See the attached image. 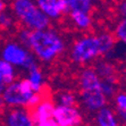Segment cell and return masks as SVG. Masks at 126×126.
I'll list each match as a JSON object with an SVG mask.
<instances>
[{
  "label": "cell",
  "instance_id": "cell-27",
  "mask_svg": "<svg viewBox=\"0 0 126 126\" xmlns=\"http://www.w3.org/2000/svg\"><path fill=\"white\" fill-rule=\"evenodd\" d=\"M120 122H122V124H124V125L126 126V116L124 118H122V119H120Z\"/></svg>",
  "mask_w": 126,
  "mask_h": 126
},
{
  "label": "cell",
  "instance_id": "cell-30",
  "mask_svg": "<svg viewBox=\"0 0 126 126\" xmlns=\"http://www.w3.org/2000/svg\"><path fill=\"white\" fill-rule=\"evenodd\" d=\"M107 1H111V2H117V1H119V0H107Z\"/></svg>",
  "mask_w": 126,
  "mask_h": 126
},
{
  "label": "cell",
  "instance_id": "cell-22",
  "mask_svg": "<svg viewBox=\"0 0 126 126\" xmlns=\"http://www.w3.org/2000/svg\"><path fill=\"white\" fill-rule=\"evenodd\" d=\"M117 13L120 17L126 18V0H119L117 5Z\"/></svg>",
  "mask_w": 126,
  "mask_h": 126
},
{
  "label": "cell",
  "instance_id": "cell-19",
  "mask_svg": "<svg viewBox=\"0 0 126 126\" xmlns=\"http://www.w3.org/2000/svg\"><path fill=\"white\" fill-rule=\"evenodd\" d=\"M16 19L12 13L7 10L0 13V31L1 32H10L16 27Z\"/></svg>",
  "mask_w": 126,
  "mask_h": 126
},
{
  "label": "cell",
  "instance_id": "cell-18",
  "mask_svg": "<svg viewBox=\"0 0 126 126\" xmlns=\"http://www.w3.org/2000/svg\"><path fill=\"white\" fill-rule=\"evenodd\" d=\"M111 99L114 103V110L120 120L126 116V91L118 90Z\"/></svg>",
  "mask_w": 126,
  "mask_h": 126
},
{
  "label": "cell",
  "instance_id": "cell-9",
  "mask_svg": "<svg viewBox=\"0 0 126 126\" xmlns=\"http://www.w3.org/2000/svg\"><path fill=\"white\" fill-rule=\"evenodd\" d=\"M2 119L5 126H35L30 109L24 107L9 108Z\"/></svg>",
  "mask_w": 126,
  "mask_h": 126
},
{
  "label": "cell",
  "instance_id": "cell-2",
  "mask_svg": "<svg viewBox=\"0 0 126 126\" xmlns=\"http://www.w3.org/2000/svg\"><path fill=\"white\" fill-rule=\"evenodd\" d=\"M68 58L74 65L84 67L103 58L99 34L84 33L72 42L68 49Z\"/></svg>",
  "mask_w": 126,
  "mask_h": 126
},
{
  "label": "cell",
  "instance_id": "cell-29",
  "mask_svg": "<svg viewBox=\"0 0 126 126\" xmlns=\"http://www.w3.org/2000/svg\"><path fill=\"white\" fill-rule=\"evenodd\" d=\"M82 126H95L94 124H83Z\"/></svg>",
  "mask_w": 126,
  "mask_h": 126
},
{
  "label": "cell",
  "instance_id": "cell-14",
  "mask_svg": "<svg viewBox=\"0 0 126 126\" xmlns=\"http://www.w3.org/2000/svg\"><path fill=\"white\" fill-rule=\"evenodd\" d=\"M94 125L95 126H123L114 108L105 106L94 112Z\"/></svg>",
  "mask_w": 126,
  "mask_h": 126
},
{
  "label": "cell",
  "instance_id": "cell-15",
  "mask_svg": "<svg viewBox=\"0 0 126 126\" xmlns=\"http://www.w3.org/2000/svg\"><path fill=\"white\" fill-rule=\"evenodd\" d=\"M0 75L2 77L5 84L7 85L18 79L17 68L12 64H9L8 62L3 60L2 58H0Z\"/></svg>",
  "mask_w": 126,
  "mask_h": 126
},
{
  "label": "cell",
  "instance_id": "cell-20",
  "mask_svg": "<svg viewBox=\"0 0 126 126\" xmlns=\"http://www.w3.org/2000/svg\"><path fill=\"white\" fill-rule=\"evenodd\" d=\"M112 34L117 42H120L126 46V18L120 17L119 21H117V23L114 26Z\"/></svg>",
  "mask_w": 126,
  "mask_h": 126
},
{
  "label": "cell",
  "instance_id": "cell-1",
  "mask_svg": "<svg viewBox=\"0 0 126 126\" xmlns=\"http://www.w3.org/2000/svg\"><path fill=\"white\" fill-rule=\"evenodd\" d=\"M26 48L36 60L44 65L56 63L67 51V42L64 35L53 27L30 31Z\"/></svg>",
  "mask_w": 126,
  "mask_h": 126
},
{
  "label": "cell",
  "instance_id": "cell-25",
  "mask_svg": "<svg viewBox=\"0 0 126 126\" xmlns=\"http://www.w3.org/2000/svg\"><path fill=\"white\" fill-rule=\"evenodd\" d=\"M119 73H120V77L124 79L126 82V64L124 65L123 67L120 68V70H119Z\"/></svg>",
  "mask_w": 126,
  "mask_h": 126
},
{
  "label": "cell",
  "instance_id": "cell-23",
  "mask_svg": "<svg viewBox=\"0 0 126 126\" xmlns=\"http://www.w3.org/2000/svg\"><path fill=\"white\" fill-rule=\"evenodd\" d=\"M35 126H58V124L55 122L53 118H51V119L46 120V122H42V123L35 124Z\"/></svg>",
  "mask_w": 126,
  "mask_h": 126
},
{
  "label": "cell",
  "instance_id": "cell-31",
  "mask_svg": "<svg viewBox=\"0 0 126 126\" xmlns=\"http://www.w3.org/2000/svg\"><path fill=\"white\" fill-rule=\"evenodd\" d=\"M93 1H103V0H93Z\"/></svg>",
  "mask_w": 126,
  "mask_h": 126
},
{
  "label": "cell",
  "instance_id": "cell-7",
  "mask_svg": "<svg viewBox=\"0 0 126 126\" xmlns=\"http://www.w3.org/2000/svg\"><path fill=\"white\" fill-rule=\"evenodd\" d=\"M52 118L58 126H82L83 114L77 106L56 105Z\"/></svg>",
  "mask_w": 126,
  "mask_h": 126
},
{
  "label": "cell",
  "instance_id": "cell-3",
  "mask_svg": "<svg viewBox=\"0 0 126 126\" xmlns=\"http://www.w3.org/2000/svg\"><path fill=\"white\" fill-rule=\"evenodd\" d=\"M44 93H35L32 90L31 85L26 77L17 79L14 82L9 83L5 86L3 91L0 94L2 103L7 108H32L33 106L42 99Z\"/></svg>",
  "mask_w": 126,
  "mask_h": 126
},
{
  "label": "cell",
  "instance_id": "cell-8",
  "mask_svg": "<svg viewBox=\"0 0 126 126\" xmlns=\"http://www.w3.org/2000/svg\"><path fill=\"white\" fill-rule=\"evenodd\" d=\"M36 6L43 14L51 19V22L60 21L68 13L66 0H34Z\"/></svg>",
  "mask_w": 126,
  "mask_h": 126
},
{
  "label": "cell",
  "instance_id": "cell-4",
  "mask_svg": "<svg viewBox=\"0 0 126 126\" xmlns=\"http://www.w3.org/2000/svg\"><path fill=\"white\" fill-rule=\"evenodd\" d=\"M9 7L21 27L35 31L51 26V19L39 9L34 0H12Z\"/></svg>",
  "mask_w": 126,
  "mask_h": 126
},
{
  "label": "cell",
  "instance_id": "cell-10",
  "mask_svg": "<svg viewBox=\"0 0 126 126\" xmlns=\"http://www.w3.org/2000/svg\"><path fill=\"white\" fill-rule=\"evenodd\" d=\"M55 101L51 99L49 94H44L42 99L39 101L32 108H30V112L32 115V118L35 124L42 123L46 120H49L52 118L53 109H55Z\"/></svg>",
  "mask_w": 126,
  "mask_h": 126
},
{
  "label": "cell",
  "instance_id": "cell-24",
  "mask_svg": "<svg viewBox=\"0 0 126 126\" xmlns=\"http://www.w3.org/2000/svg\"><path fill=\"white\" fill-rule=\"evenodd\" d=\"M7 7H8L7 0H0V13L7 10Z\"/></svg>",
  "mask_w": 126,
  "mask_h": 126
},
{
  "label": "cell",
  "instance_id": "cell-17",
  "mask_svg": "<svg viewBox=\"0 0 126 126\" xmlns=\"http://www.w3.org/2000/svg\"><path fill=\"white\" fill-rule=\"evenodd\" d=\"M55 103L62 106H77L79 105V95L70 90H63L56 94Z\"/></svg>",
  "mask_w": 126,
  "mask_h": 126
},
{
  "label": "cell",
  "instance_id": "cell-28",
  "mask_svg": "<svg viewBox=\"0 0 126 126\" xmlns=\"http://www.w3.org/2000/svg\"><path fill=\"white\" fill-rule=\"evenodd\" d=\"M3 107H5V106H3V103H2V100H1V98H0V110H1V109H2Z\"/></svg>",
  "mask_w": 126,
  "mask_h": 126
},
{
  "label": "cell",
  "instance_id": "cell-26",
  "mask_svg": "<svg viewBox=\"0 0 126 126\" xmlns=\"http://www.w3.org/2000/svg\"><path fill=\"white\" fill-rule=\"evenodd\" d=\"M5 86H6V84H5V82H3L2 77H1V75H0V94H1V92L3 91Z\"/></svg>",
  "mask_w": 126,
  "mask_h": 126
},
{
  "label": "cell",
  "instance_id": "cell-5",
  "mask_svg": "<svg viewBox=\"0 0 126 126\" xmlns=\"http://www.w3.org/2000/svg\"><path fill=\"white\" fill-rule=\"evenodd\" d=\"M0 58L8 62L16 68L26 70L33 64L38 63L29 48L22 44L17 40H8L3 42L0 49Z\"/></svg>",
  "mask_w": 126,
  "mask_h": 126
},
{
  "label": "cell",
  "instance_id": "cell-11",
  "mask_svg": "<svg viewBox=\"0 0 126 126\" xmlns=\"http://www.w3.org/2000/svg\"><path fill=\"white\" fill-rule=\"evenodd\" d=\"M92 67L94 68V70L98 74V76L100 77V79L119 83L120 79L119 69L110 59H106V58L98 59L97 62L93 63Z\"/></svg>",
  "mask_w": 126,
  "mask_h": 126
},
{
  "label": "cell",
  "instance_id": "cell-16",
  "mask_svg": "<svg viewBox=\"0 0 126 126\" xmlns=\"http://www.w3.org/2000/svg\"><path fill=\"white\" fill-rule=\"evenodd\" d=\"M68 12H83L92 14L94 9L93 0H66Z\"/></svg>",
  "mask_w": 126,
  "mask_h": 126
},
{
  "label": "cell",
  "instance_id": "cell-12",
  "mask_svg": "<svg viewBox=\"0 0 126 126\" xmlns=\"http://www.w3.org/2000/svg\"><path fill=\"white\" fill-rule=\"evenodd\" d=\"M25 72H26V79L29 81L33 91L35 93H44L47 90V85H46L44 72L41 66L38 63H35Z\"/></svg>",
  "mask_w": 126,
  "mask_h": 126
},
{
  "label": "cell",
  "instance_id": "cell-21",
  "mask_svg": "<svg viewBox=\"0 0 126 126\" xmlns=\"http://www.w3.org/2000/svg\"><path fill=\"white\" fill-rule=\"evenodd\" d=\"M118 86H119V83H117V82L103 81V79H101V91H102V93L107 97L108 100L111 99L115 94H116V92L119 90Z\"/></svg>",
  "mask_w": 126,
  "mask_h": 126
},
{
  "label": "cell",
  "instance_id": "cell-6",
  "mask_svg": "<svg viewBox=\"0 0 126 126\" xmlns=\"http://www.w3.org/2000/svg\"><path fill=\"white\" fill-rule=\"evenodd\" d=\"M79 103L82 106L89 114H94L99 109L107 106L108 99L101 91L100 88H93V89H86V90H79Z\"/></svg>",
  "mask_w": 126,
  "mask_h": 126
},
{
  "label": "cell",
  "instance_id": "cell-13",
  "mask_svg": "<svg viewBox=\"0 0 126 126\" xmlns=\"http://www.w3.org/2000/svg\"><path fill=\"white\" fill-rule=\"evenodd\" d=\"M70 25L79 32H89L93 27V16L90 13L68 12L67 15Z\"/></svg>",
  "mask_w": 126,
  "mask_h": 126
}]
</instances>
